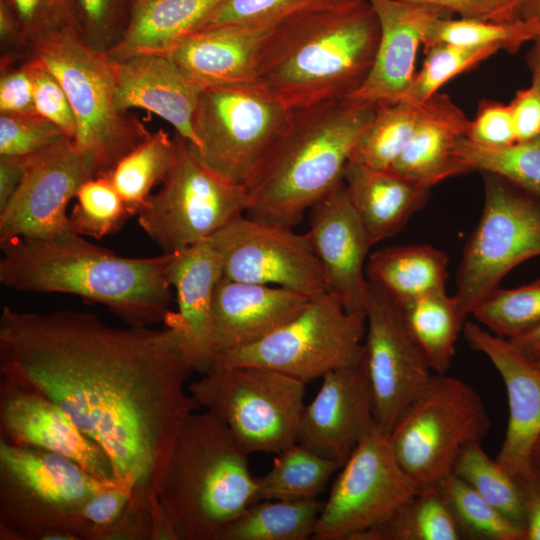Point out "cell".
Instances as JSON below:
<instances>
[{"instance_id": "1", "label": "cell", "mask_w": 540, "mask_h": 540, "mask_svg": "<svg viewBox=\"0 0 540 540\" xmlns=\"http://www.w3.org/2000/svg\"><path fill=\"white\" fill-rule=\"evenodd\" d=\"M177 333L116 328L89 312L0 316V379L55 402L109 457L116 480L158 495L178 431L200 408Z\"/></svg>"}, {"instance_id": "2", "label": "cell", "mask_w": 540, "mask_h": 540, "mask_svg": "<svg viewBox=\"0 0 540 540\" xmlns=\"http://www.w3.org/2000/svg\"><path fill=\"white\" fill-rule=\"evenodd\" d=\"M380 37L367 0H336L273 26L255 84L289 110L349 97L367 77Z\"/></svg>"}, {"instance_id": "3", "label": "cell", "mask_w": 540, "mask_h": 540, "mask_svg": "<svg viewBox=\"0 0 540 540\" xmlns=\"http://www.w3.org/2000/svg\"><path fill=\"white\" fill-rule=\"evenodd\" d=\"M0 282L25 292L76 295L106 306L126 324L164 322L172 300L171 254L129 258L95 245L71 229L0 243Z\"/></svg>"}, {"instance_id": "4", "label": "cell", "mask_w": 540, "mask_h": 540, "mask_svg": "<svg viewBox=\"0 0 540 540\" xmlns=\"http://www.w3.org/2000/svg\"><path fill=\"white\" fill-rule=\"evenodd\" d=\"M377 105L343 98L291 110L263 164L246 186V216L288 227L343 183L360 135Z\"/></svg>"}, {"instance_id": "5", "label": "cell", "mask_w": 540, "mask_h": 540, "mask_svg": "<svg viewBox=\"0 0 540 540\" xmlns=\"http://www.w3.org/2000/svg\"><path fill=\"white\" fill-rule=\"evenodd\" d=\"M248 453L208 411L190 413L175 438L159 492L176 540H220L256 502Z\"/></svg>"}, {"instance_id": "6", "label": "cell", "mask_w": 540, "mask_h": 540, "mask_svg": "<svg viewBox=\"0 0 540 540\" xmlns=\"http://www.w3.org/2000/svg\"><path fill=\"white\" fill-rule=\"evenodd\" d=\"M31 55L63 86L76 120L73 141L96 177L108 175L151 135L140 119L117 108L111 59L85 44L77 30L33 41Z\"/></svg>"}, {"instance_id": "7", "label": "cell", "mask_w": 540, "mask_h": 540, "mask_svg": "<svg viewBox=\"0 0 540 540\" xmlns=\"http://www.w3.org/2000/svg\"><path fill=\"white\" fill-rule=\"evenodd\" d=\"M110 481L63 455L0 440V540H77V512Z\"/></svg>"}, {"instance_id": "8", "label": "cell", "mask_w": 540, "mask_h": 540, "mask_svg": "<svg viewBox=\"0 0 540 540\" xmlns=\"http://www.w3.org/2000/svg\"><path fill=\"white\" fill-rule=\"evenodd\" d=\"M490 426L487 408L469 383L435 373L388 437L401 467L423 488L451 474L463 448L482 442Z\"/></svg>"}, {"instance_id": "9", "label": "cell", "mask_w": 540, "mask_h": 540, "mask_svg": "<svg viewBox=\"0 0 540 540\" xmlns=\"http://www.w3.org/2000/svg\"><path fill=\"white\" fill-rule=\"evenodd\" d=\"M200 407L215 415L248 453H279L297 442L305 383L257 366H221L188 386Z\"/></svg>"}, {"instance_id": "10", "label": "cell", "mask_w": 540, "mask_h": 540, "mask_svg": "<svg viewBox=\"0 0 540 540\" xmlns=\"http://www.w3.org/2000/svg\"><path fill=\"white\" fill-rule=\"evenodd\" d=\"M173 137L175 163L137 215L143 231L165 254L210 238L251 205L246 186L207 166L181 135L175 132Z\"/></svg>"}, {"instance_id": "11", "label": "cell", "mask_w": 540, "mask_h": 540, "mask_svg": "<svg viewBox=\"0 0 540 540\" xmlns=\"http://www.w3.org/2000/svg\"><path fill=\"white\" fill-rule=\"evenodd\" d=\"M483 178V211L465 244L454 294L465 318L507 273L540 255V199L498 175Z\"/></svg>"}, {"instance_id": "12", "label": "cell", "mask_w": 540, "mask_h": 540, "mask_svg": "<svg viewBox=\"0 0 540 540\" xmlns=\"http://www.w3.org/2000/svg\"><path fill=\"white\" fill-rule=\"evenodd\" d=\"M365 331V315L347 312L325 291L311 297L296 317L262 340L219 355L213 368L263 367L306 384L361 362Z\"/></svg>"}, {"instance_id": "13", "label": "cell", "mask_w": 540, "mask_h": 540, "mask_svg": "<svg viewBox=\"0 0 540 540\" xmlns=\"http://www.w3.org/2000/svg\"><path fill=\"white\" fill-rule=\"evenodd\" d=\"M290 112L256 84L204 88L193 116L198 146L190 145L211 169L247 186Z\"/></svg>"}, {"instance_id": "14", "label": "cell", "mask_w": 540, "mask_h": 540, "mask_svg": "<svg viewBox=\"0 0 540 540\" xmlns=\"http://www.w3.org/2000/svg\"><path fill=\"white\" fill-rule=\"evenodd\" d=\"M419 489L399 464L388 435L376 425L342 465L311 539L355 540Z\"/></svg>"}, {"instance_id": "15", "label": "cell", "mask_w": 540, "mask_h": 540, "mask_svg": "<svg viewBox=\"0 0 540 540\" xmlns=\"http://www.w3.org/2000/svg\"><path fill=\"white\" fill-rule=\"evenodd\" d=\"M365 322L363 362L375 421L389 435L402 413L426 388L433 370L398 303L370 282Z\"/></svg>"}, {"instance_id": "16", "label": "cell", "mask_w": 540, "mask_h": 540, "mask_svg": "<svg viewBox=\"0 0 540 540\" xmlns=\"http://www.w3.org/2000/svg\"><path fill=\"white\" fill-rule=\"evenodd\" d=\"M208 239L228 279L283 287L308 297L325 292L322 267L307 233L243 214Z\"/></svg>"}, {"instance_id": "17", "label": "cell", "mask_w": 540, "mask_h": 540, "mask_svg": "<svg viewBox=\"0 0 540 540\" xmlns=\"http://www.w3.org/2000/svg\"><path fill=\"white\" fill-rule=\"evenodd\" d=\"M94 177L90 162L67 136L25 157L23 179L0 211V243L70 229L67 205L79 187Z\"/></svg>"}, {"instance_id": "18", "label": "cell", "mask_w": 540, "mask_h": 540, "mask_svg": "<svg viewBox=\"0 0 540 540\" xmlns=\"http://www.w3.org/2000/svg\"><path fill=\"white\" fill-rule=\"evenodd\" d=\"M307 232L322 267L325 291L353 314L365 315L367 232L348 198L344 182L309 209Z\"/></svg>"}, {"instance_id": "19", "label": "cell", "mask_w": 540, "mask_h": 540, "mask_svg": "<svg viewBox=\"0 0 540 540\" xmlns=\"http://www.w3.org/2000/svg\"><path fill=\"white\" fill-rule=\"evenodd\" d=\"M376 425L372 390L362 359L322 377L317 394L303 408L297 442L342 466Z\"/></svg>"}, {"instance_id": "20", "label": "cell", "mask_w": 540, "mask_h": 540, "mask_svg": "<svg viewBox=\"0 0 540 540\" xmlns=\"http://www.w3.org/2000/svg\"><path fill=\"white\" fill-rule=\"evenodd\" d=\"M0 440L63 455L101 480H116L105 451L52 400L0 379Z\"/></svg>"}, {"instance_id": "21", "label": "cell", "mask_w": 540, "mask_h": 540, "mask_svg": "<svg viewBox=\"0 0 540 540\" xmlns=\"http://www.w3.org/2000/svg\"><path fill=\"white\" fill-rule=\"evenodd\" d=\"M463 334L498 371L506 388L509 417L497 462L511 474L532 464V451L540 438V368L508 339L479 323L465 322Z\"/></svg>"}, {"instance_id": "22", "label": "cell", "mask_w": 540, "mask_h": 540, "mask_svg": "<svg viewBox=\"0 0 540 540\" xmlns=\"http://www.w3.org/2000/svg\"><path fill=\"white\" fill-rule=\"evenodd\" d=\"M167 279L176 290L177 311L164 319L181 342L194 371L204 374L215 364L213 300L223 277L220 256L209 239L171 254Z\"/></svg>"}, {"instance_id": "23", "label": "cell", "mask_w": 540, "mask_h": 540, "mask_svg": "<svg viewBox=\"0 0 540 540\" xmlns=\"http://www.w3.org/2000/svg\"><path fill=\"white\" fill-rule=\"evenodd\" d=\"M367 1L379 22V42L367 77L347 98L377 106L406 101L426 29L435 16L448 13L402 0Z\"/></svg>"}, {"instance_id": "24", "label": "cell", "mask_w": 540, "mask_h": 540, "mask_svg": "<svg viewBox=\"0 0 540 540\" xmlns=\"http://www.w3.org/2000/svg\"><path fill=\"white\" fill-rule=\"evenodd\" d=\"M112 62L116 104L121 112L140 108L156 114L193 147V116L202 88L168 56L147 54Z\"/></svg>"}, {"instance_id": "25", "label": "cell", "mask_w": 540, "mask_h": 540, "mask_svg": "<svg viewBox=\"0 0 540 540\" xmlns=\"http://www.w3.org/2000/svg\"><path fill=\"white\" fill-rule=\"evenodd\" d=\"M310 298L287 288L234 281L223 276L213 300L216 358L262 340L296 317Z\"/></svg>"}, {"instance_id": "26", "label": "cell", "mask_w": 540, "mask_h": 540, "mask_svg": "<svg viewBox=\"0 0 540 540\" xmlns=\"http://www.w3.org/2000/svg\"><path fill=\"white\" fill-rule=\"evenodd\" d=\"M272 27L225 25L200 29L168 55L202 89L255 84L260 46Z\"/></svg>"}, {"instance_id": "27", "label": "cell", "mask_w": 540, "mask_h": 540, "mask_svg": "<svg viewBox=\"0 0 540 540\" xmlns=\"http://www.w3.org/2000/svg\"><path fill=\"white\" fill-rule=\"evenodd\" d=\"M470 120L446 94L423 103L413 136L390 170L431 189L453 176L467 173L457 153L467 137Z\"/></svg>"}, {"instance_id": "28", "label": "cell", "mask_w": 540, "mask_h": 540, "mask_svg": "<svg viewBox=\"0 0 540 540\" xmlns=\"http://www.w3.org/2000/svg\"><path fill=\"white\" fill-rule=\"evenodd\" d=\"M343 182L372 246L400 232L430 195L429 188L390 169L353 161L345 166Z\"/></svg>"}, {"instance_id": "29", "label": "cell", "mask_w": 540, "mask_h": 540, "mask_svg": "<svg viewBox=\"0 0 540 540\" xmlns=\"http://www.w3.org/2000/svg\"><path fill=\"white\" fill-rule=\"evenodd\" d=\"M221 1L132 0L127 31L106 55L114 61L147 54L168 56Z\"/></svg>"}, {"instance_id": "30", "label": "cell", "mask_w": 540, "mask_h": 540, "mask_svg": "<svg viewBox=\"0 0 540 540\" xmlns=\"http://www.w3.org/2000/svg\"><path fill=\"white\" fill-rule=\"evenodd\" d=\"M448 255L431 245L413 244L382 248L366 263V276L398 304L445 290Z\"/></svg>"}, {"instance_id": "31", "label": "cell", "mask_w": 540, "mask_h": 540, "mask_svg": "<svg viewBox=\"0 0 540 540\" xmlns=\"http://www.w3.org/2000/svg\"><path fill=\"white\" fill-rule=\"evenodd\" d=\"M463 535L439 484L420 488L387 519L355 540H461Z\"/></svg>"}, {"instance_id": "32", "label": "cell", "mask_w": 540, "mask_h": 540, "mask_svg": "<svg viewBox=\"0 0 540 540\" xmlns=\"http://www.w3.org/2000/svg\"><path fill=\"white\" fill-rule=\"evenodd\" d=\"M398 305L433 372L447 373L466 319L454 295L439 290Z\"/></svg>"}, {"instance_id": "33", "label": "cell", "mask_w": 540, "mask_h": 540, "mask_svg": "<svg viewBox=\"0 0 540 540\" xmlns=\"http://www.w3.org/2000/svg\"><path fill=\"white\" fill-rule=\"evenodd\" d=\"M322 507L317 498L258 501L227 527L220 540H306L314 534Z\"/></svg>"}, {"instance_id": "34", "label": "cell", "mask_w": 540, "mask_h": 540, "mask_svg": "<svg viewBox=\"0 0 540 540\" xmlns=\"http://www.w3.org/2000/svg\"><path fill=\"white\" fill-rule=\"evenodd\" d=\"M341 467L338 462L295 442L278 453L269 472L256 478V502L317 498Z\"/></svg>"}, {"instance_id": "35", "label": "cell", "mask_w": 540, "mask_h": 540, "mask_svg": "<svg viewBox=\"0 0 540 540\" xmlns=\"http://www.w3.org/2000/svg\"><path fill=\"white\" fill-rule=\"evenodd\" d=\"M177 155L174 137L158 129L123 156L108 174L131 216H137L154 186L162 184Z\"/></svg>"}, {"instance_id": "36", "label": "cell", "mask_w": 540, "mask_h": 540, "mask_svg": "<svg viewBox=\"0 0 540 540\" xmlns=\"http://www.w3.org/2000/svg\"><path fill=\"white\" fill-rule=\"evenodd\" d=\"M422 108L423 103L410 101L378 106L349 161L375 169H390L413 136Z\"/></svg>"}, {"instance_id": "37", "label": "cell", "mask_w": 540, "mask_h": 540, "mask_svg": "<svg viewBox=\"0 0 540 540\" xmlns=\"http://www.w3.org/2000/svg\"><path fill=\"white\" fill-rule=\"evenodd\" d=\"M540 36V22L517 19L494 22L477 19L435 16L423 37L424 48L436 43L467 47H494L515 53L522 45Z\"/></svg>"}, {"instance_id": "38", "label": "cell", "mask_w": 540, "mask_h": 540, "mask_svg": "<svg viewBox=\"0 0 540 540\" xmlns=\"http://www.w3.org/2000/svg\"><path fill=\"white\" fill-rule=\"evenodd\" d=\"M457 153L467 173L498 175L540 199V135L505 147H485L462 137Z\"/></svg>"}, {"instance_id": "39", "label": "cell", "mask_w": 540, "mask_h": 540, "mask_svg": "<svg viewBox=\"0 0 540 540\" xmlns=\"http://www.w3.org/2000/svg\"><path fill=\"white\" fill-rule=\"evenodd\" d=\"M452 473L525 530L521 492L516 478L486 454L481 442H472L463 448Z\"/></svg>"}, {"instance_id": "40", "label": "cell", "mask_w": 540, "mask_h": 540, "mask_svg": "<svg viewBox=\"0 0 540 540\" xmlns=\"http://www.w3.org/2000/svg\"><path fill=\"white\" fill-rule=\"evenodd\" d=\"M463 539L525 540V530L451 473L439 483Z\"/></svg>"}, {"instance_id": "41", "label": "cell", "mask_w": 540, "mask_h": 540, "mask_svg": "<svg viewBox=\"0 0 540 540\" xmlns=\"http://www.w3.org/2000/svg\"><path fill=\"white\" fill-rule=\"evenodd\" d=\"M497 336L512 339L540 325V279L512 289H495L471 313Z\"/></svg>"}, {"instance_id": "42", "label": "cell", "mask_w": 540, "mask_h": 540, "mask_svg": "<svg viewBox=\"0 0 540 540\" xmlns=\"http://www.w3.org/2000/svg\"><path fill=\"white\" fill-rule=\"evenodd\" d=\"M75 198L69 228L81 236L101 239L119 231L132 217L108 175L85 181Z\"/></svg>"}, {"instance_id": "43", "label": "cell", "mask_w": 540, "mask_h": 540, "mask_svg": "<svg viewBox=\"0 0 540 540\" xmlns=\"http://www.w3.org/2000/svg\"><path fill=\"white\" fill-rule=\"evenodd\" d=\"M498 51L494 47H467L447 43H436L424 48V62L415 73L406 101L424 103L438 93L446 82Z\"/></svg>"}, {"instance_id": "44", "label": "cell", "mask_w": 540, "mask_h": 540, "mask_svg": "<svg viewBox=\"0 0 540 540\" xmlns=\"http://www.w3.org/2000/svg\"><path fill=\"white\" fill-rule=\"evenodd\" d=\"M332 1L336 0H222L198 30L225 25L273 27L296 14Z\"/></svg>"}, {"instance_id": "45", "label": "cell", "mask_w": 540, "mask_h": 540, "mask_svg": "<svg viewBox=\"0 0 540 540\" xmlns=\"http://www.w3.org/2000/svg\"><path fill=\"white\" fill-rule=\"evenodd\" d=\"M78 31L92 49L108 53L124 37L132 0H73Z\"/></svg>"}, {"instance_id": "46", "label": "cell", "mask_w": 540, "mask_h": 540, "mask_svg": "<svg viewBox=\"0 0 540 540\" xmlns=\"http://www.w3.org/2000/svg\"><path fill=\"white\" fill-rule=\"evenodd\" d=\"M134 484L112 480L92 494L77 512L73 534L77 540H106L122 515Z\"/></svg>"}, {"instance_id": "47", "label": "cell", "mask_w": 540, "mask_h": 540, "mask_svg": "<svg viewBox=\"0 0 540 540\" xmlns=\"http://www.w3.org/2000/svg\"><path fill=\"white\" fill-rule=\"evenodd\" d=\"M65 136L39 114L0 113V155L27 157Z\"/></svg>"}, {"instance_id": "48", "label": "cell", "mask_w": 540, "mask_h": 540, "mask_svg": "<svg viewBox=\"0 0 540 540\" xmlns=\"http://www.w3.org/2000/svg\"><path fill=\"white\" fill-rule=\"evenodd\" d=\"M31 43L47 35L74 29L78 23L73 0H4ZM79 33V31H78Z\"/></svg>"}, {"instance_id": "49", "label": "cell", "mask_w": 540, "mask_h": 540, "mask_svg": "<svg viewBox=\"0 0 540 540\" xmlns=\"http://www.w3.org/2000/svg\"><path fill=\"white\" fill-rule=\"evenodd\" d=\"M31 61L36 112L56 124L67 137L74 139L75 115L63 86L56 76L32 55Z\"/></svg>"}, {"instance_id": "50", "label": "cell", "mask_w": 540, "mask_h": 540, "mask_svg": "<svg viewBox=\"0 0 540 540\" xmlns=\"http://www.w3.org/2000/svg\"><path fill=\"white\" fill-rule=\"evenodd\" d=\"M468 140L485 147H505L517 142L509 104L483 100L470 120Z\"/></svg>"}, {"instance_id": "51", "label": "cell", "mask_w": 540, "mask_h": 540, "mask_svg": "<svg viewBox=\"0 0 540 540\" xmlns=\"http://www.w3.org/2000/svg\"><path fill=\"white\" fill-rule=\"evenodd\" d=\"M0 113L38 114L34 105L31 56L0 68Z\"/></svg>"}, {"instance_id": "52", "label": "cell", "mask_w": 540, "mask_h": 540, "mask_svg": "<svg viewBox=\"0 0 540 540\" xmlns=\"http://www.w3.org/2000/svg\"><path fill=\"white\" fill-rule=\"evenodd\" d=\"M432 6L459 18L494 22L520 19L523 0H402Z\"/></svg>"}, {"instance_id": "53", "label": "cell", "mask_w": 540, "mask_h": 540, "mask_svg": "<svg viewBox=\"0 0 540 540\" xmlns=\"http://www.w3.org/2000/svg\"><path fill=\"white\" fill-rule=\"evenodd\" d=\"M517 142L540 135V84L519 90L509 103Z\"/></svg>"}, {"instance_id": "54", "label": "cell", "mask_w": 540, "mask_h": 540, "mask_svg": "<svg viewBox=\"0 0 540 540\" xmlns=\"http://www.w3.org/2000/svg\"><path fill=\"white\" fill-rule=\"evenodd\" d=\"M514 476L521 492L525 540H540V469L532 463Z\"/></svg>"}, {"instance_id": "55", "label": "cell", "mask_w": 540, "mask_h": 540, "mask_svg": "<svg viewBox=\"0 0 540 540\" xmlns=\"http://www.w3.org/2000/svg\"><path fill=\"white\" fill-rule=\"evenodd\" d=\"M25 171V157L0 155V211L19 187Z\"/></svg>"}, {"instance_id": "56", "label": "cell", "mask_w": 540, "mask_h": 540, "mask_svg": "<svg viewBox=\"0 0 540 540\" xmlns=\"http://www.w3.org/2000/svg\"><path fill=\"white\" fill-rule=\"evenodd\" d=\"M508 340L528 358L532 360L540 358V325L523 335Z\"/></svg>"}, {"instance_id": "57", "label": "cell", "mask_w": 540, "mask_h": 540, "mask_svg": "<svg viewBox=\"0 0 540 540\" xmlns=\"http://www.w3.org/2000/svg\"><path fill=\"white\" fill-rule=\"evenodd\" d=\"M532 43L526 60L532 74V81L540 84V36L532 41Z\"/></svg>"}, {"instance_id": "58", "label": "cell", "mask_w": 540, "mask_h": 540, "mask_svg": "<svg viewBox=\"0 0 540 540\" xmlns=\"http://www.w3.org/2000/svg\"><path fill=\"white\" fill-rule=\"evenodd\" d=\"M520 18L540 22V0H523Z\"/></svg>"}, {"instance_id": "59", "label": "cell", "mask_w": 540, "mask_h": 540, "mask_svg": "<svg viewBox=\"0 0 540 540\" xmlns=\"http://www.w3.org/2000/svg\"><path fill=\"white\" fill-rule=\"evenodd\" d=\"M532 463L540 469V438L532 451Z\"/></svg>"}, {"instance_id": "60", "label": "cell", "mask_w": 540, "mask_h": 540, "mask_svg": "<svg viewBox=\"0 0 540 540\" xmlns=\"http://www.w3.org/2000/svg\"><path fill=\"white\" fill-rule=\"evenodd\" d=\"M534 362L536 363V365L540 368V358L539 359H536L534 360Z\"/></svg>"}]
</instances>
